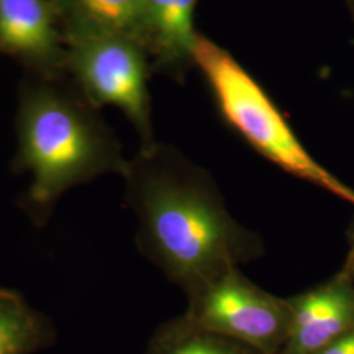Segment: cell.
<instances>
[{"instance_id":"obj_13","label":"cell","mask_w":354,"mask_h":354,"mask_svg":"<svg viewBox=\"0 0 354 354\" xmlns=\"http://www.w3.org/2000/svg\"><path fill=\"white\" fill-rule=\"evenodd\" d=\"M348 241H349V250L346 254V261L344 264V269L351 274V277L354 279V223L349 230L348 234Z\"/></svg>"},{"instance_id":"obj_12","label":"cell","mask_w":354,"mask_h":354,"mask_svg":"<svg viewBox=\"0 0 354 354\" xmlns=\"http://www.w3.org/2000/svg\"><path fill=\"white\" fill-rule=\"evenodd\" d=\"M315 354H354V329L317 351Z\"/></svg>"},{"instance_id":"obj_7","label":"cell","mask_w":354,"mask_h":354,"mask_svg":"<svg viewBox=\"0 0 354 354\" xmlns=\"http://www.w3.org/2000/svg\"><path fill=\"white\" fill-rule=\"evenodd\" d=\"M288 301L290 326L279 354H315L354 329V279L344 268Z\"/></svg>"},{"instance_id":"obj_10","label":"cell","mask_w":354,"mask_h":354,"mask_svg":"<svg viewBox=\"0 0 354 354\" xmlns=\"http://www.w3.org/2000/svg\"><path fill=\"white\" fill-rule=\"evenodd\" d=\"M196 3L197 0H143L149 28L147 48L160 64H175L192 55Z\"/></svg>"},{"instance_id":"obj_9","label":"cell","mask_w":354,"mask_h":354,"mask_svg":"<svg viewBox=\"0 0 354 354\" xmlns=\"http://www.w3.org/2000/svg\"><path fill=\"white\" fill-rule=\"evenodd\" d=\"M57 339L50 317L20 291L0 286V354H36Z\"/></svg>"},{"instance_id":"obj_5","label":"cell","mask_w":354,"mask_h":354,"mask_svg":"<svg viewBox=\"0 0 354 354\" xmlns=\"http://www.w3.org/2000/svg\"><path fill=\"white\" fill-rule=\"evenodd\" d=\"M184 314L193 324L241 342L260 354H279L289 326L288 298L263 290L234 268L190 294Z\"/></svg>"},{"instance_id":"obj_2","label":"cell","mask_w":354,"mask_h":354,"mask_svg":"<svg viewBox=\"0 0 354 354\" xmlns=\"http://www.w3.org/2000/svg\"><path fill=\"white\" fill-rule=\"evenodd\" d=\"M15 175L32 174L17 198L36 227H45L66 192L109 174L124 175L127 162L99 108L77 89L41 76L23 80L15 120Z\"/></svg>"},{"instance_id":"obj_4","label":"cell","mask_w":354,"mask_h":354,"mask_svg":"<svg viewBox=\"0 0 354 354\" xmlns=\"http://www.w3.org/2000/svg\"><path fill=\"white\" fill-rule=\"evenodd\" d=\"M67 45V73L96 108H120L137 130L142 146L155 143L147 89L145 46L118 36L75 38Z\"/></svg>"},{"instance_id":"obj_6","label":"cell","mask_w":354,"mask_h":354,"mask_svg":"<svg viewBox=\"0 0 354 354\" xmlns=\"http://www.w3.org/2000/svg\"><path fill=\"white\" fill-rule=\"evenodd\" d=\"M0 53L37 76L61 80L67 73V45L54 0H0Z\"/></svg>"},{"instance_id":"obj_1","label":"cell","mask_w":354,"mask_h":354,"mask_svg":"<svg viewBox=\"0 0 354 354\" xmlns=\"http://www.w3.org/2000/svg\"><path fill=\"white\" fill-rule=\"evenodd\" d=\"M122 177L138 251L187 297L266 252L261 236L231 215L212 175L175 149L140 147Z\"/></svg>"},{"instance_id":"obj_3","label":"cell","mask_w":354,"mask_h":354,"mask_svg":"<svg viewBox=\"0 0 354 354\" xmlns=\"http://www.w3.org/2000/svg\"><path fill=\"white\" fill-rule=\"evenodd\" d=\"M192 57L203 68L228 124L256 151L292 176L328 190L354 206V189L307 152L276 105L227 51L196 35Z\"/></svg>"},{"instance_id":"obj_8","label":"cell","mask_w":354,"mask_h":354,"mask_svg":"<svg viewBox=\"0 0 354 354\" xmlns=\"http://www.w3.org/2000/svg\"><path fill=\"white\" fill-rule=\"evenodd\" d=\"M66 42L75 38L118 36L147 48L143 0H54Z\"/></svg>"},{"instance_id":"obj_11","label":"cell","mask_w":354,"mask_h":354,"mask_svg":"<svg viewBox=\"0 0 354 354\" xmlns=\"http://www.w3.org/2000/svg\"><path fill=\"white\" fill-rule=\"evenodd\" d=\"M145 354H260L241 342L209 332L178 317L152 335Z\"/></svg>"}]
</instances>
